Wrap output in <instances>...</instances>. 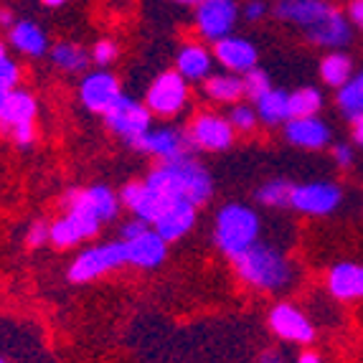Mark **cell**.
Segmentation results:
<instances>
[{
	"label": "cell",
	"instance_id": "obj_1",
	"mask_svg": "<svg viewBox=\"0 0 363 363\" xmlns=\"http://www.w3.org/2000/svg\"><path fill=\"white\" fill-rule=\"evenodd\" d=\"M145 183L168 199L191 201L194 206H203L213 196V178L194 155L160 163L145 176Z\"/></svg>",
	"mask_w": 363,
	"mask_h": 363
},
{
	"label": "cell",
	"instance_id": "obj_2",
	"mask_svg": "<svg viewBox=\"0 0 363 363\" xmlns=\"http://www.w3.org/2000/svg\"><path fill=\"white\" fill-rule=\"evenodd\" d=\"M231 262H234L236 277L242 279L244 285L262 292L285 290L295 279V267L287 259L285 252H279L277 247L267 242L252 244L247 252H242Z\"/></svg>",
	"mask_w": 363,
	"mask_h": 363
},
{
	"label": "cell",
	"instance_id": "obj_3",
	"mask_svg": "<svg viewBox=\"0 0 363 363\" xmlns=\"http://www.w3.org/2000/svg\"><path fill=\"white\" fill-rule=\"evenodd\" d=\"M259 231L262 221L255 208L244 206V203H226L216 213L213 244L218 247L221 255H226L229 259H236L252 244L259 242Z\"/></svg>",
	"mask_w": 363,
	"mask_h": 363
},
{
	"label": "cell",
	"instance_id": "obj_4",
	"mask_svg": "<svg viewBox=\"0 0 363 363\" xmlns=\"http://www.w3.org/2000/svg\"><path fill=\"white\" fill-rule=\"evenodd\" d=\"M102 229V221L94 211L77 201L72 194L67 191L64 196V216H59L51 224V236H49V244L59 249H69L79 242H86V239H94Z\"/></svg>",
	"mask_w": 363,
	"mask_h": 363
},
{
	"label": "cell",
	"instance_id": "obj_5",
	"mask_svg": "<svg viewBox=\"0 0 363 363\" xmlns=\"http://www.w3.org/2000/svg\"><path fill=\"white\" fill-rule=\"evenodd\" d=\"M128 264V252H125V242L117 239V242L97 244V247H89L84 252H79L77 259L69 264V282L74 285H86L91 279L104 277V274L115 272L120 267Z\"/></svg>",
	"mask_w": 363,
	"mask_h": 363
},
{
	"label": "cell",
	"instance_id": "obj_6",
	"mask_svg": "<svg viewBox=\"0 0 363 363\" xmlns=\"http://www.w3.org/2000/svg\"><path fill=\"white\" fill-rule=\"evenodd\" d=\"M102 117L109 133H115L117 138L128 140V143H133L135 138L145 135L152 128V112L147 109V104L130 94H120Z\"/></svg>",
	"mask_w": 363,
	"mask_h": 363
},
{
	"label": "cell",
	"instance_id": "obj_7",
	"mask_svg": "<svg viewBox=\"0 0 363 363\" xmlns=\"http://www.w3.org/2000/svg\"><path fill=\"white\" fill-rule=\"evenodd\" d=\"M188 102V82L176 72L157 74L152 79V84L147 86L145 94V104L152 112V117H163V120H170V117H178L183 112Z\"/></svg>",
	"mask_w": 363,
	"mask_h": 363
},
{
	"label": "cell",
	"instance_id": "obj_8",
	"mask_svg": "<svg viewBox=\"0 0 363 363\" xmlns=\"http://www.w3.org/2000/svg\"><path fill=\"white\" fill-rule=\"evenodd\" d=\"M343 191L333 181H308L295 183L290 194V206L308 216H328L340 206Z\"/></svg>",
	"mask_w": 363,
	"mask_h": 363
},
{
	"label": "cell",
	"instance_id": "obj_9",
	"mask_svg": "<svg viewBox=\"0 0 363 363\" xmlns=\"http://www.w3.org/2000/svg\"><path fill=\"white\" fill-rule=\"evenodd\" d=\"M130 145H133L135 150L145 152V155L157 157L160 163L181 160V157H188L191 150H194L188 135L176 128H150L145 135L135 138Z\"/></svg>",
	"mask_w": 363,
	"mask_h": 363
},
{
	"label": "cell",
	"instance_id": "obj_10",
	"mask_svg": "<svg viewBox=\"0 0 363 363\" xmlns=\"http://www.w3.org/2000/svg\"><path fill=\"white\" fill-rule=\"evenodd\" d=\"M186 135L196 150L221 152L234 145L236 130L231 128L229 117H221L216 112H203V115L194 117Z\"/></svg>",
	"mask_w": 363,
	"mask_h": 363
},
{
	"label": "cell",
	"instance_id": "obj_11",
	"mask_svg": "<svg viewBox=\"0 0 363 363\" xmlns=\"http://www.w3.org/2000/svg\"><path fill=\"white\" fill-rule=\"evenodd\" d=\"M239 18L236 0H201L196 6V30L206 41H221L231 36V30Z\"/></svg>",
	"mask_w": 363,
	"mask_h": 363
},
{
	"label": "cell",
	"instance_id": "obj_12",
	"mask_svg": "<svg viewBox=\"0 0 363 363\" xmlns=\"http://www.w3.org/2000/svg\"><path fill=\"white\" fill-rule=\"evenodd\" d=\"M269 330L285 343L310 345L315 340V325L308 315L292 303H279L267 315Z\"/></svg>",
	"mask_w": 363,
	"mask_h": 363
},
{
	"label": "cell",
	"instance_id": "obj_13",
	"mask_svg": "<svg viewBox=\"0 0 363 363\" xmlns=\"http://www.w3.org/2000/svg\"><path fill=\"white\" fill-rule=\"evenodd\" d=\"M120 201H122V206L133 211L135 218H143V221H147L150 226L176 203V199H168L165 194H160V191L147 186L145 181L128 183V186L120 191Z\"/></svg>",
	"mask_w": 363,
	"mask_h": 363
},
{
	"label": "cell",
	"instance_id": "obj_14",
	"mask_svg": "<svg viewBox=\"0 0 363 363\" xmlns=\"http://www.w3.org/2000/svg\"><path fill=\"white\" fill-rule=\"evenodd\" d=\"M120 94V79L107 69L86 72L79 82V102L84 104V109H89L91 115H104Z\"/></svg>",
	"mask_w": 363,
	"mask_h": 363
},
{
	"label": "cell",
	"instance_id": "obj_15",
	"mask_svg": "<svg viewBox=\"0 0 363 363\" xmlns=\"http://www.w3.org/2000/svg\"><path fill=\"white\" fill-rule=\"evenodd\" d=\"M213 61H218L226 72L234 74H247L249 69L257 67L259 61V51L249 38L242 36H226L221 41L213 43Z\"/></svg>",
	"mask_w": 363,
	"mask_h": 363
},
{
	"label": "cell",
	"instance_id": "obj_16",
	"mask_svg": "<svg viewBox=\"0 0 363 363\" xmlns=\"http://www.w3.org/2000/svg\"><path fill=\"white\" fill-rule=\"evenodd\" d=\"M125 242V239H122ZM125 252H128V264L138 267V269H155L165 262L168 257V242L157 234L155 229H147L145 234L135 236L125 242Z\"/></svg>",
	"mask_w": 363,
	"mask_h": 363
},
{
	"label": "cell",
	"instance_id": "obj_17",
	"mask_svg": "<svg viewBox=\"0 0 363 363\" xmlns=\"http://www.w3.org/2000/svg\"><path fill=\"white\" fill-rule=\"evenodd\" d=\"M285 138L300 150H323L328 147L333 133L320 117H292L290 122H285Z\"/></svg>",
	"mask_w": 363,
	"mask_h": 363
},
{
	"label": "cell",
	"instance_id": "obj_18",
	"mask_svg": "<svg viewBox=\"0 0 363 363\" xmlns=\"http://www.w3.org/2000/svg\"><path fill=\"white\" fill-rule=\"evenodd\" d=\"M330 11L333 6H328L325 0H277V6H274V16L279 21L300 26L305 30L320 23Z\"/></svg>",
	"mask_w": 363,
	"mask_h": 363
},
{
	"label": "cell",
	"instance_id": "obj_19",
	"mask_svg": "<svg viewBox=\"0 0 363 363\" xmlns=\"http://www.w3.org/2000/svg\"><path fill=\"white\" fill-rule=\"evenodd\" d=\"M305 33H308L310 43H315V46L338 51L351 41V21H348V16H343L338 8H333L320 23L308 28Z\"/></svg>",
	"mask_w": 363,
	"mask_h": 363
},
{
	"label": "cell",
	"instance_id": "obj_20",
	"mask_svg": "<svg viewBox=\"0 0 363 363\" xmlns=\"http://www.w3.org/2000/svg\"><path fill=\"white\" fill-rule=\"evenodd\" d=\"M36 115H38V102L30 91L16 89L8 94V102L0 112V130L3 133H11L13 128H23V125H36Z\"/></svg>",
	"mask_w": 363,
	"mask_h": 363
},
{
	"label": "cell",
	"instance_id": "obj_21",
	"mask_svg": "<svg viewBox=\"0 0 363 363\" xmlns=\"http://www.w3.org/2000/svg\"><path fill=\"white\" fill-rule=\"evenodd\" d=\"M196 213H199V206H194L191 201H176V203L152 224V229L163 236L168 244L178 242V239H183V236L196 226Z\"/></svg>",
	"mask_w": 363,
	"mask_h": 363
},
{
	"label": "cell",
	"instance_id": "obj_22",
	"mask_svg": "<svg viewBox=\"0 0 363 363\" xmlns=\"http://www.w3.org/2000/svg\"><path fill=\"white\" fill-rule=\"evenodd\" d=\"M8 41H11L13 49L21 51L23 56H30V59L49 54V36H46V30L36 21H16L8 28Z\"/></svg>",
	"mask_w": 363,
	"mask_h": 363
},
{
	"label": "cell",
	"instance_id": "obj_23",
	"mask_svg": "<svg viewBox=\"0 0 363 363\" xmlns=\"http://www.w3.org/2000/svg\"><path fill=\"white\" fill-rule=\"evenodd\" d=\"M213 54L201 43H186L176 54V72L186 82H206L211 77Z\"/></svg>",
	"mask_w": 363,
	"mask_h": 363
},
{
	"label": "cell",
	"instance_id": "obj_24",
	"mask_svg": "<svg viewBox=\"0 0 363 363\" xmlns=\"http://www.w3.org/2000/svg\"><path fill=\"white\" fill-rule=\"evenodd\" d=\"M69 194L74 196L77 201H82L89 211H94L99 216V221H112V218H117V213H120V196L112 191L109 186H89V188H72Z\"/></svg>",
	"mask_w": 363,
	"mask_h": 363
},
{
	"label": "cell",
	"instance_id": "obj_25",
	"mask_svg": "<svg viewBox=\"0 0 363 363\" xmlns=\"http://www.w3.org/2000/svg\"><path fill=\"white\" fill-rule=\"evenodd\" d=\"M328 292L335 300H340V303H348V300L361 297V264L338 262L328 272Z\"/></svg>",
	"mask_w": 363,
	"mask_h": 363
},
{
	"label": "cell",
	"instance_id": "obj_26",
	"mask_svg": "<svg viewBox=\"0 0 363 363\" xmlns=\"http://www.w3.org/2000/svg\"><path fill=\"white\" fill-rule=\"evenodd\" d=\"M203 91H206V97L213 99V102L234 104L244 97V77L234 72L211 74V77L203 82Z\"/></svg>",
	"mask_w": 363,
	"mask_h": 363
},
{
	"label": "cell",
	"instance_id": "obj_27",
	"mask_svg": "<svg viewBox=\"0 0 363 363\" xmlns=\"http://www.w3.org/2000/svg\"><path fill=\"white\" fill-rule=\"evenodd\" d=\"M257 115L259 122L269 125V128H279L285 122L292 120L290 112V91L285 89H269L262 99H257Z\"/></svg>",
	"mask_w": 363,
	"mask_h": 363
},
{
	"label": "cell",
	"instance_id": "obj_28",
	"mask_svg": "<svg viewBox=\"0 0 363 363\" xmlns=\"http://www.w3.org/2000/svg\"><path fill=\"white\" fill-rule=\"evenodd\" d=\"M49 56H51V64L56 69L67 74H82L86 72L91 61V54L86 49H82L79 43H72V41H59L54 43L49 49Z\"/></svg>",
	"mask_w": 363,
	"mask_h": 363
},
{
	"label": "cell",
	"instance_id": "obj_29",
	"mask_svg": "<svg viewBox=\"0 0 363 363\" xmlns=\"http://www.w3.org/2000/svg\"><path fill=\"white\" fill-rule=\"evenodd\" d=\"M320 79L325 82L328 86H333V89H340V86L353 77V59L343 51H330L328 56H323L320 61Z\"/></svg>",
	"mask_w": 363,
	"mask_h": 363
},
{
	"label": "cell",
	"instance_id": "obj_30",
	"mask_svg": "<svg viewBox=\"0 0 363 363\" xmlns=\"http://www.w3.org/2000/svg\"><path fill=\"white\" fill-rule=\"evenodd\" d=\"M335 102H338L340 115L348 117V120H356L363 117V72H356L335 94Z\"/></svg>",
	"mask_w": 363,
	"mask_h": 363
},
{
	"label": "cell",
	"instance_id": "obj_31",
	"mask_svg": "<svg viewBox=\"0 0 363 363\" xmlns=\"http://www.w3.org/2000/svg\"><path fill=\"white\" fill-rule=\"evenodd\" d=\"M323 109V94L315 86L290 91V112L292 117H318Z\"/></svg>",
	"mask_w": 363,
	"mask_h": 363
},
{
	"label": "cell",
	"instance_id": "obj_32",
	"mask_svg": "<svg viewBox=\"0 0 363 363\" xmlns=\"http://www.w3.org/2000/svg\"><path fill=\"white\" fill-rule=\"evenodd\" d=\"M290 194H292L290 181H285V178H272V181H267L264 186L257 191V201L269 208H282V206H290Z\"/></svg>",
	"mask_w": 363,
	"mask_h": 363
},
{
	"label": "cell",
	"instance_id": "obj_33",
	"mask_svg": "<svg viewBox=\"0 0 363 363\" xmlns=\"http://www.w3.org/2000/svg\"><path fill=\"white\" fill-rule=\"evenodd\" d=\"M242 77H244V94H247L249 99H255V102L272 89V79H269V74H267L262 67L249 69V72L242 74Z\"/></svg>",
	"mask_w": 363,
	"mask_h": 363
},
{
	"label": "cell",
	"instance_id": "obj_34",
	"mask_svg": "<svg viewBox=\"0 0 363 363\" xmlns=\"http://www.w3.org/2000/svg\"><path fill=\"white\" fill-rule=\"evenodd\" d=\"M229 122L236 133H255L257 125H259V115L249 104H234L229 112Z\"/></svg>",
	"mask_w": 363,
	"mask_h": 363
},
{
	"label": "cell",
	"instance_id": "obj_35",
	"mask_svg": "<svg viewBox=\"0 0 363 363\" xmlns=\"http://www.w3.org/2000/svg\"><path fill=\"white\" fill-rule=\"evenodd\" d=\"M18 82H21V67L8 54L6 43L0 41V84L8 86V89H16Z\"/></svg>",
	"mask_w": 363,
	"mask_h": 363
},
{
	"label": "cell",
	"instance_id": "obj_36",
	"mask_svg": "<svg viewBox=\"0 0 363 363\" xmlns=\"http://www.w3.org/2000/svg\"><path fill=\"white\" fill-rule=\"evenodd\" d=\"M117 56H120V46H117L112 38H99V41L94 43V49H91V61H94L99 69L115 64Z\"/></svg>",
	"mask_w": 363,
	"mask_h": 363
},
{
	"label": "cell",
	"instance_id": "obj_37",
	"mask_svg": "<svg viewBox=\"0 0 363 363\" xmlns=\"http://www.w3.org/2000/svg\"><path fill=\"white\" fill-rule=\"evenodd\" d=\"M49 236H51V224H46L43 218H38V221H33V224L28 226V231H26V244H28L30 249L43 247V244L49 242Z\"/></svg>",
	"mask_w": 363,
	"mask_h": 363
},
{
	"label": "cell",
	"instance_id": "obj_38",
	"mask_svg": "<svg viewBox=\"0 0 363 363\" xmlns=\"http://www.w3.org/2000/svg\"><path fill=\"white\" fill-rule=\"evenodd\" d=\"M147 229H152L147 221H143V218H133V221H128V224H122V229H120V239H135V236H140V234H145Z\"/></svg>",
	"mask_w": 363,
	"mask_h": 363
},
{
	"label": "cell",
	"instance_id": "obj_39",
	"mask_svg": "<svg viewBox=\"0 0 363 363\" xmlns=\"http://www.w3.org/2000/svg\"><path fill=\"white\" fill-rule=\"evenodd\" d=\"M244 18L252 21V23H257V21L264 18V13H267V3L264 0H249L247 6H244Z\"/></svg>",
	"mask_w": 363,
	"mask_h": 363
},
{
	"label": "cell",
	"instance_id": "obj_40",
	"mask_svg": "<svg viewBox=\"0 0 363 363\" xmlns=\"http://www.w3.org/2000/svg\"><path fill=\"white\" fill-rule=\"evenodd\" d=\"M333 160H335V165H340V168H351L353 165V147L345 145V143H338V145L333 147Z\"/></svg>",
	"mask_w": 363,
	"mask_h": 363
},
{
	"label": "cell",
	"instance_id": "obj_41",
	"mask_svg": "<svg viewBox=\"0 0 363 363\" xmlns=\"http://www.w3.org/2000/svg\"><path fill=\"white\" fill-rule=\"evenodd\" d=\"M348 21H351V26L363 30V0H351L348 3Z\"/></svg>",
	"mask_w": 363,
	"mask_h": 363
},
{
	"label": "cell",
	"instance_id": "obj_42",
	"mask_svg": "<svg viewBox=\"0 0 363 363\" xmlns=\"http://www.w3.org/2000/svg\"><path fill=\"white\" fill-rule=\"evenodd\" d=\"M259 363H287V358L279 351H264L259 356Z\"/></svg>",
	"mask_w": 363,
	"mask_h": 363
},
{
	"label": "cell",
	"instance_id": "obj_43",
	"mask_svg": "<svg viewBox=\"0 0 363 363\" xmlns=\"http://www.w3.org/2000/svg\"><path fill=\"white\" fill-rule=\"evenodd\" d=\"M353 125V143H358V147H363V117L351 120Z\"/></svg>",
	"mask_w": 363,
	"mask_h": 363
},
{
	"label": "cell",
	"instance_id": "obj_44",
	"mask_svg": "<svg viewBox=\"0 0 363 363\" xmlns=\"http://www.w3.org/2000/svg\"><path fill=\"white\" fill-rule=\"evenodd\" d=\"M295 363H323V358L318 356L315 351H303L300 356L295 358Z\"/></svg>",
	"mask_w": 363,
	"mask_h": 363
},
{
	"label": "cell",
	"instance_id": "obj_45",
	"mask_svg": "<svg viewBox=\"0 0 363 363\" xmlns=\"http://www.w3.org/2000/svg\"><path fill=\"white\" fill-rule=\"evenodd\" d=\"M13 23H16V16H13L11 8H0V26H6V28H11Z\"/></svg>",
	"mask_w": 363,
	"mask_h": 363
},
{
	"label": "cell",
	"instance_id": "obj_46",
	"mask_svg": "<svg viewBox=\"0 0 363 363\" xmlns=\"http://www.w3.org/2000/svg\"><path fill=\"white\" fill-rule=\"evenodd\" d=\"M13 89H8V86H3L0 84V112H3V107H6V102H8V94H11Z\"/></svg>",
	"mask_w": 363,
	"mask_h": 363
},
{
	"label": "cell",
	"instance_id": "obj_47",
	"mask_svg": "<svg viewBox=\"0 0 363 363\" xmlns=\"http://www.w3.org/2000/svg\"><path fill=\"white\" fill-rule=\"evenodd\" d=\"M43 6H49V8H59V6H64L67 0H41Z\"/></svg>",
	"mask_w": 363,
	"mask_h": 363
},
{
	"label": "cell",
	"instance_id": "obj_48",
	"mask_svg": "<svg viewBox=\"0 0 363 363\" xmlns=\"http://www.w3.org/2000/svg\"><path fill=\"white\" fill-rule=\"evenodd\" d=\"M173 3H181V6H199L201 0H173Z\"/></svg>",
	"mask_w": 363,
	"mask_h": 363
},
{
	"label": "cell",
	"instance_id": "obj_49",
	"mask_svg": "<svg viewBox=\"0 0 363 363\" xmlns=\"http://www.w3.org/2000/svg\"><path fill=\"white\" fill-rule=\"evenodd\" d=\"M361 297H363V267H361Z\"/></svg>",
	"mask_w": 363,
	"mask_h": 363
},
{
	"label": "cell",
	"instance_id": "obj_50",
	"mask_svg": "<svg viewBox=\"0 0 363 363\" xmlns=\"http://www.w3.org/2000/svg\"><path fill=\"white\" fill-rule=\"evenodd\" d=\"M0 363H8V361H6V358H3V356H0Z\"/></svg>",
	"mask_w": 363,
	"mask_h": 363
}]
</instances>
